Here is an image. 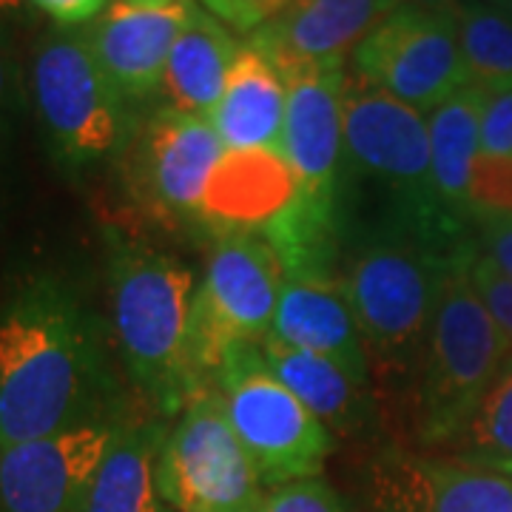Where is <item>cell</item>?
<instances>
[{
    "label": "cell",
    "mask_w": 512,
    "mask_h": 512,
    "mask_svg": "<svg viewBox=\"0 0 512 512\" xmlns=\"http://www.w3.org/2000/svg\"><path fill=\"white\" fill-rule=\"evenodd\" d=\"M103 333L63 282L37 276L0 313V450L100 416Z\"/></svg>",
    "instance_id": "cell-1"
},
{
    "label": "cell",
    "mask_w": 512,
    "mask_h": 512,
    "mask_svg": "<svg viewBox=\"0 0 512 512\" xmlns=\"http://www.w3.org/2000/svg\"><path fill=\"white\" fill-rule=\"evenodd\" d=\"M194 276L180 259L109 239V296L117 348L131 382L163 416H180L202 387L188 359Z\"/></svg>",
    "instance_id": "cell-2"
},
{
    "label": "cell",
    "mask_w": 512,
    "mask_h": 512,
    "mask_svg": "<svg viewBox=\"0 0 512 512\" xmlns=\"http://www.w3.org/2000/svg\"><path fill=\"white\" fill-rule=\"evenodd\" d=\"M458 254H444L402 231L370 239L350 259L342 285L362 330L370 367L384 379H419L441 282Z\"/></svg>",
    "instance_id": "cell-3"
},
{
    "label": "cell",
    "mask_w": 512,
    "mask_h": 512,
    "mask_svg": "<svg viewBox=\"0 0 512 512\" xmlns=\"http://www.w3.org/2000/svg\"><path fill=\"white\" fill-rule=\"evenodd\" d=\"M467 254L450 262L416 379V416L424 447L441 450L470 419L512 350L467 276Z\"/></svg>",
    "instance_id": "cell-4"
},
{
    "label": "cell",
    "mask_w": 512,
    "mask_h": 512,
    "mask_svg": "<svg viewBox=\"0 0 512 512\" xmlns=\"http://www.w3.org/2000/svg\"><path fill=\"white\" fill-rule=\"evenodd\" d=\"M342 131L345 163L384 185L402 202L413 237L444 254L464 251L447 248L458 237L461 225L444 214L433 188L427 114L359 80L353 72H345Z\"/></svg>",
    "instance_id": "cell-5"
},
{
    "label": "cell",
    "mask_w": 512,
    "mask_h": 512,
    "mask_svg": "<svg viewBox=\"0 0 512 512\" xmlns=\"http://www.w3.org/2000/svg\"><path fill=\"white\" fill-rule=\"evenodd\" d=\"M282 282L285 265L268 239L217 237L191 305L188 359L197 382L214 384L234 353L259 348L271 336Z\"/></svg>",
    "instance_id": "cell-6"
},
{
    "label": "cell",
    "mask_w": 512,
    "mask_h": 512,
    "mask_svg": "<svg viewBox=\"0 0 512 512\" xmlns=\"http://www.w3.org/2000/svg\"><path fill=\"white\" fill-rule=\"evenodd\" d=\"M32 100L55 157L72 171L123 154L137 126L131 103L94 60L83 29H57L37 43Z\"/></svg>",
    "instance_id": "cell-7"
},
{
    "label": "cell",
    "mask_w": 512,
    "mask_h": 512,
    "mask_svg": "<svg viewBox=\"0 0 512 512\" xmlns=\"http://www.w3.org/2000/svg\"><path fill=\"white\" fill-rule=\"evenodd\" d=\"M154 484L160 504L171 512H262L268 487L237 439L214 384L197 387L165 430Z\"/></svg>",
    "instance_id": "cell-8"
},
{
    "label": "cell",
    "mask_w": 512,
    "mask_h": 512,
    "mask_svg": "<svg viewBox=\"0 0 512 512\" xmlns=\"http://www.w3.org/2000/svg\"><path fill=\"white\" fill-rule=\"evenodd\" d=\"M214 387L268 490L322 476L333 433L268 370L259 348L234 353Z\"/></svg>",
    "instance_id": "cell-9"
},
{
    "label": "cell",
    "mask_w": 512,
    "mask_h": 512,
    "mask_svg": "<svg viewBox=\"0 0 512 512\" xmlns=\"http://www.w3.org/2000/svg\"><path fill=\"white\" fill-rule=\"evenodd\" d=\"M359 80L393 94L407 106L430 114L458 89L470 86V74L458 46L456 15L402 6L367 37L350 57Z\"/></svg>",
    "instance_id": "cell-10"
},
{
    "label": "cell",
    "mask_w": 512,
    "mask_h": 512,
    "mask_svg": "<svg viewBox=\"0 0 512 512\" xmlns=\"http://www.w3.org/2000/svg\"><path fill=\"white\" fill-rule=\"evenodd\" d=\"M225 157L217 128L174 106H160L134 126L123 148L126 183L140 208L163 222L200 214L202 194Z\"/></svg>",
    "instance_id": "cell-11"
},
{
    "label": "cell",
    "mask_w": 512,
    "mask_h": 512,
    "mask_svg": "<svg viewBox=\"0 0 512 512\" xmlns=\"http://www.w3.org/2000/svg\"><path fill=\"white\" fill-rule=\"evenodd\" d=\"M123 421L94 419L0 450V512H83Z\"/></svg>",
    "instance_id": "cell-12"
},
{
    "label": "cell",
    "mask_w": 512,
    "mask_h": 512,
    "mask_svg": "<svg viewBox=\"0 0 512 512\" xmlns=\"http://www.w3.org/2000/svg\"><path fill=\"white\" fill-rule=\"evenodd\" d=\"M402 0H291L274 20L248 37L282 77L342 72L356 49Z\"/></svg>",
    "instance_id": "cell-13"
},
{
    "label": "cell",
    "mask_w": 512,
    "mask_h": 512,
    "mask_svg": "<svg viewBox=\"0 0 512 512\" xmlns=\"http://www.w3.org/2000/svg\"><path fill=\"white\" fill-rule=\"evenodd\" d=\"M370 512H512V476L450 456L384 450L367 473Z\"/></svg>",
    "instance_id": "cell-14"
},
{
    "label": "cell",
    "mask_w": 512,
    "mask_h": 512,
    "mask_svg": "<svg viewBox=\"0 0 512 512\" xmlns=\"http://www.w3.org/2000/svg\"><path fill=\"white\" fill-rule=\"evenodd\" d=\"M288 106L279 154L291 165L305 208L339 217L336 197L345 163L342 131V72H299L285 77Z\"/></svg>",
    "instance_id": "cell-15"
},
{
    "label": "cell",
    "mask_w": 512,
    "mask_h": 512,
    "mask_svg": "<svg viewBox=\"0 0 512 512\" xmlns=\"http://www.w3.org/2000/svg\"><path fill=\"white\" fill-rule=\"evenodd\" d=\"M194 0H111L83 29L94 60L131 106L163 89L165 66Z\"/></svg>",
    "instance_id": "cell-16"
},
{
    "label": "cell",
    "mask_w": 512,
    "mask_h": 512,
    "mask_svg": "<svg viewBox=\"0 0 512 512\" xmlns=\"http://www.w3.org/2000/svg\"><path fill=\"white\" fill-rule=\"evenodd\" d=\"M271 339L325 356L356 382L370 384V356L339 276L285 274Z\"/></svg>",
    "instance_id": "cell-17"
},
{
    "label": "cell",
    "mask_w": 512,
    "mask_h": 512,
    "mask_svg": "<svg viewBox=\"0 0 512 512\" xmlns=\"http://www.w3.org/2000/svg\"><path fill=\"white\" fill-rule=\"evenodd\" d=\"M299 183L279 151H225L205 185L200 217L222 234H262L293 200Z\"/></svg>",
    "instance_id": "cell-18"
},
{
    "label": "cell",
    "mask_w": 512,
    "mask_h": 512,
    "mask_svg": "<svg viewBox=\"0 0 512 512\" xmlns=\"http://www.w3.org/2000/svg\"><path fill=\"white\" fill-rule=\"evenodd\" d=\"M285 106V77L245 40L228 69L220 103L208 120L217 128L225 151H279Z\"/></svg>",
    "instance_id": "cell-19"
},
{
    "label": "cell",
    "mask_w": 512,
    "mask_h": 512,
    "mask_svg": "<svg viewBox=\"0 0 512 512\" xmlns=\"http://www.w3.org/2000/svg\"><path fill=\"white\" fill-rule=\"evenodd\" d=\"M239 46L242 43L234 40L222 20L194 3L165 66L163 92L168 106L197 117H211Z\"/></svg>",
    "instance_id": "cell-20"
},
{
    "label": "cell",
    "mask_w": 512,
    "mask_h": 512,
    "mask_svg": "<svg viewBox=\"0 0 512 512\" xmlns=\"http://www.w3.org/2000/svg\"><path fill=\"white\" fill-rule=\"evenodd\" d=\"M268 370L311 410L330 433H353L367 419L370 384L356 382L348 370L308 350L265 339L259 345Z\"/></svg>",
    "instance_id": "cell-21"
},
{
    "label": "cell",
    "mask_w": 512,
    "mask_h": 512,
    "mask_svg": "<svg viewBox=\"0 0 512 512\" xmlns=\"http://www.w3.org/2000/svg\"><path fill=\"white\" fill-rule=\"evenodd\" d=\"M487 92L478 86L458 89L439 109L427 114L430 128V163H433V188L441 208L450 220L461 225L470 214V174L481 154V114Z\"/></svg>",
    "instance_id": "cell-22"
},
{
    "label": "cell",
    "mask_w": 512,
    "mask_h": 512,
    "mask_svg": "<svg viewBox=\"0 0 512 512\" xmlns=\"http://www.w3.org/2000/svg\"><path fill=\"white\" fill-rule=\"evenodd\" d=\"M163 436L157 421L120 424L83 512H160L154 461Z\"/></svg>",
    "instance_id": "cell-23"
},
{
    "label": "cell",
    "mask_w": 512,
    "mask_h": 512,
    "mask_svg": "<svg viewBox=\"0 0 512 512\" xmlns=\"http://www.w3.org/2000/svg\"><path fill=\"white\" fill-rule=\"evenodd\" d=\"M441 456L512 476V353Z\"/></svg>",
    "instance_id": "cell-24"
},
{
    "label": "cell",
    "mask_w": 512,
    "mask_h": 512,
    "mask_svg": "<svg viewBox=\"0 0 512 512\" xmlns=\"http://www.w3.org/2000/svg\"><path fill=\"white\" fill-rule=\"evenodd\" d=\"M458 46L470 86L484 92L512 89V12L501 6L464 3L456 15Z\"/></svg>",
    "instance_id": "cell-25"
},
{
    "label": "cell",
    "mask_w": 512,
    "mask_h": 512,
    "mask_svg": "<svg viewBox=\"0 0 512 512\" xmlns=\"http://www.w3.org/2000/svg\"><path fill=\"white\" fill-rule=\"evenodd\" d=\"M467 205L478 220L512 217V157L478 154L470 174Z\"/></svg>",
    "instance_id": "cell-26"
},
{
    "label": "cell",
    "mask_w": 512,
    "mask_h": 512,
    "mask_svg": "<svg viewBox=\"0 0 512 512\" xmlns=\"http://www.w3.org/2000/svg\"><path fill=\"white\" fill-rule=\"evenodd\" d=\"M467 276L487 313L493 316L495 328L501 330V336L507 339L512 350V276L495 268L493 262L478 251L467 254Z\"/></svg>",
    "instance_id": "cell-27"
},
{
    "label": "cell",
    "mask_w": 512,
    "mask_h": 512,
    "mask_svg": "<svg viewBox=\"0 0 512 512\" xmlns=\"http://www.w3.org/2000/svg\"><path fill=\"white\" fill-rule=\"evenodd\" d=\"M262 512H353L350 504L322 476L274 487L265 495Z\"/></svg>",
    "instance_id": "cell-28"
},
{
    "label": "cell",
    "mask_w": 512,
    "mask_h": 512,
    "mask_svg": "<svg viewBox=\"0 0 512 512\" xmlns=\"http://www.w3.org/2000/svg\"><path fill=\"white\" fill-rule=\"evenodd\" d=\"M291 0H200L202 9H208L225 26L254 35L268 20H274Z\"/></svg>",
    "instance_id": "cell-29"
},
{
    "label": "cell",
    "mask_w": 512,
    "mask_h": 512,
    "mask_svg": "<svg viewBox=\"0 0 512 512\" xmlns=\"http://www.w3.org/2000/svg\"><path fill=\"white\" fill-rule=\"evenodd\" d=\"M481 154L512 157V89L487 92L481 114Z\"/></svg>",
    "instance_id": "cell-30"
},
{
    "label": "cell",
    "mask_w": 512,
    "mask_h": 512,
    "mask_svg": "<svg viewBox=\"0 0 512 512\" xmlns=\"http://www.w3.org/2000/svg\"><path fill=\"white\" fill-rule=\"evenodd\" d=\"M57 29H86L111 6V0H29Z\"/></svg>",
    "instance_id": "cell-31"
},
{
    "label": "cell",
    "mask_w": 512,
    "mask_h": 512,
    "mask_svg": "<svg viewBox=\"0 0 512 512\" xmlns=\"http://www.w3.org/2000/svg\"><path fill=\"white\" fill-rule=\"evenodd\" d=\"M495 268L512 276V217H495V220H481V248Z\"/></svg>",
    "instance_id": "cell-32"
},
{
    "label": "cell",
    "mask_w": 512,
    "mask_h": 512,
    "mask_svg": "<svg viewBox=\"0 0 512 512\" xmlns=\"http://www.w3.org/2000/svg\"><path fill=\"white\" fill-rule=\"evenodd\" d=\"M402 6L410 9H424V12H444V15H458L464 0H402Z\"/></svg>",
    "instance_id": "cell-33"
},
{
    "label": "cell",
    "mask_w": 512,
    "mask_h": 512,
    "mask_svg": "<svg viewBox=\"0 0 512 512\" xmlns=\"http://www.w3.org/2000/svg\"><path fill=\"white\" fill-rule=\"evenodd\" d=\"M6 111H9V63H6V49L0 37V128L6 123Z\"/></svg>",
    "instance_id": "cell-34"
},
{
    "label": "cell",
    "mask_w": 512,
    "mask_h": 512,
    "mask_svg": "<svg viewBox=\"0 0 512 512\" xmlns=\"http://www.w3.org/2000/svg\"><path fill=\"white\" fill-rule=\"evenodd\" d=\"M23 6V0H0V15H9V12H18Z\"/></svg>",
    "instance_id": "cell-35"
},
{
    "label": "cell",
    "mask_w": 512,
    "mask_h": 512,
    "mask_svg": "<svg viewBox=\"0 0 512 512\" xmlns=\"http://www.w3.org/2000/svg\"><path fill=\"white\" fill-rule=\"evenodd\" d=\"M464 3H484V6H501V9H510V0H464Z\"/></svg>",
    "instance_id": "cell-36"
},
{
    "label": "cell",
    "mask_w": 512,
    "mask_h": 512,
    "mask_svg": "<svg viewBox=\"0 0 512 512\" xmlns=\"http://www.w3.org/2000/svg\"><path fill=\"white\" fill-rule=\"evenodd\" d=\"M160 512H171V510H165V507H160Z\"/></svg>",
    "instance_id": "cell-37"
},
{
    "label": "cell",
    "mask_w": 512,
    "mask_h": 512,
    "mask_svg": "<svg viewBox=\"0 0 512 512\" xmlns=\"http://www.w3.org/2000/svg\"><path fill=\"white\" fill-rule=\"evenodd\" d=\"M157 3H168V0H157Z\"/></svg>",
    "instance_id": "cell-38"
},
{
    "label": "cell",
    "mask_w": 512,
    "mask_h": 512,
    "mask_svg": "<svg viewBox=\"0 0 512 512\" xmlns=\"http://www.w3.org/2000/svg\"><path fill=\"white\" fill-rule=\"evenodd\" d=\"M510 12H512V0H510Z\"/></svg>",
    "instance_id": "cell-39"
}]
</instances>
